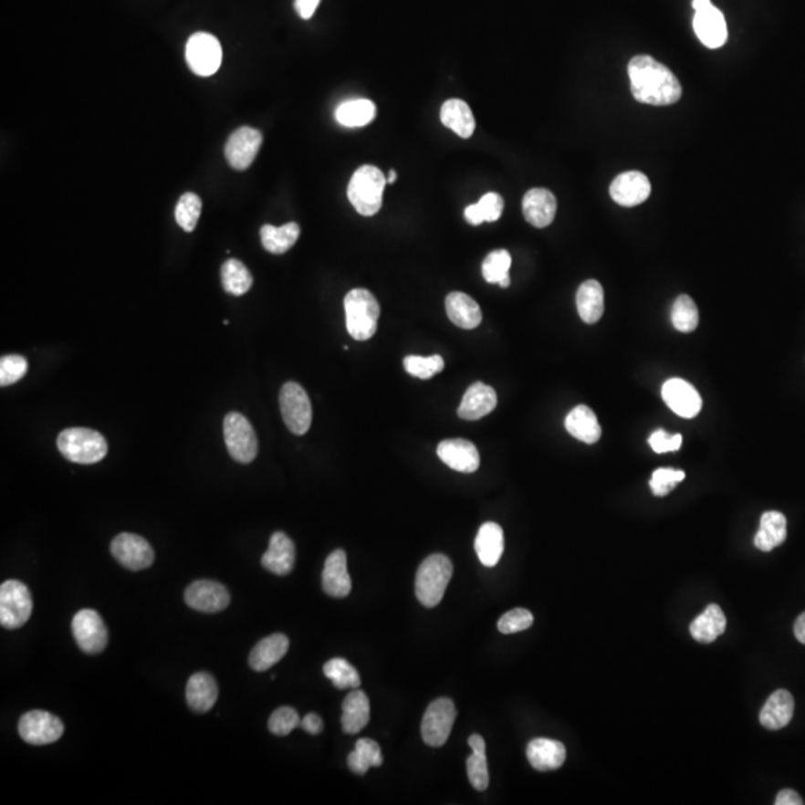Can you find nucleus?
I'll use <instances>...</instances> for the list:
<instances>
[{
  "mask_svg": "<svg viewBox=\"0 0 805 805\" xmlns=\"http://www.w3.org/2000/svg\"><path fill=\"white\" fill-rule=\"evenodd\" d=\"M631 91L635 100L653 106L679 102L682 86L667 66L646 54L631 58L628 65Z\"/></svg>",
  "mask_w": 805,
  "mask_h": 805,
  "instance_id": "f257e3e1",
  "label": "nucleus"
},
{
  "mask_svg": "<svg viewBox=\"0 0 805 805\" xmlns=\"http://www.w3.org/2000/svg\"><path fill=\"white\" fill-rule=\"evenodd\" d=\"M387 178L376 166L360 167L348 185V199L360 215L373 216L382 208Z\"/></svg>",
  "mask_w": 805,
  "mask_h": 805,
  "instance_id": "f03ea898",
  "label": "nucleus"
},
{
  "mask_svg": "<svg viewBox=\"0 0 805 805\" xmlns=\"http://www.w3.org/2000/svg\"><path fill=\"white\" fill-rule=\"evenodd\" d=\"M346 329L350 338L364 342L378 329L381 308L369 289H352L345 298Z\"/></svg>",
  "mask_w": 805,
  "mask_h": 805,
  "instance_id": "7ed1b4c3",
  "label": "nucleus"
},
{
  "mask_svg": "<svg viewBox=\"0 0 805 805\" xmlns=\"http://www.w3.org/2000/svg\"><path fill=\"white\" fill-rule=\"evenodd\" d=\"M452 562L442 553L425 558L416 573L415 592L423 606L432 609L437 606L452 578Z\"/></svg>",
  "mask_w": 805,
  "mask_h": 805,
  "instance_id": "20e7f679",
  "label": "nucleus"
},
{
  "mask_svg": "<svg viewBox=\"0 0 805 805\" xmlns=\"http://www.w3.org/2000/svg\"><path fill=\"white\" fill-rule=\"evenodd\" d=\"M58 447L66 460L77 464H96L108 454L105 437L89 428H68L61 432Z\"/></svg>",
  "mask_w": 805,
  "mask_h": 805,
  "instance_id": "39448f33",
  "label": "nucleus"
},
{
  "mask_svg": "<svg viewBox=\"0 0 805 805\" xmlns=\"http://www.w3.org/2000/svg\"><path fill=\"white\" fill-rule=\"evenodd\" d=\"M30 591L18 580H6L0 586V623L6 630H18L32 616Z\"/></svg>",
  "mask_w": 805,
  "mask_h": 805,
  "instance_id": "423d86ee",
  "label": "nucleus"
},
{
  "mask_svg": "<svg viewBox=\"0 0 805 805\" xmlns=\"http://www.w3.org/2000/svg\"><path fill=\"white\" fill-rule=\"evenodd\" d=\"M224 440L228 454L240 464L253 463L258 454V440L248 419L237 412L224 419Z\"/></svg>",
  "mask_w": 805,
  "mask_h": 805,
  "instance_id": "0eeeda50",
  "label": "nucleus"
},
{
  "mask_svg": "<svg viewBox=\"0 0 805 805\" xmlns=\"http://www.w3.org/2000/svg\"><path fill=\"white\" fill-rule=\"evenodd\" d=\"M282 418L289 432L303 435L312 423V404L305 388L298 382H287L279 394Z\"/></svg>",
  "mask_w": 805,
  "mask_h": 805,
  "instance_id": "6e6552de",
  "label": "nucleus"
},
{
  "mask_svg": "<svg viewBox=\"0 0 805 805\" xmlns=\"http://www.w3.org/2000/svg\"><path fill=\"white\" fill-rule=\"evenodd\" d=\"M185 60L193 74L211 77L216 74L223 63V48L211 33H194L185 47Z\"/></svg>",
  "mask_w": 805,
  "mask_h": 805,
  "instance_id": "1a4fd4ad",
  "label": "nucleus"
},
{
  "mask_svg": "<svg viewBox=\"0 0 805 805\" xmlns=\"http://www.w3.org/2000/svg\"><path fill=\"white\" fill-rule=\"evenodd\" d=\"M455 719L456 708L454 701L449 698H437L433 701L423 713V725H421L423 743L432 748L444 746L451 736Z\"/></svg>",
  "mask_w": 805,
  "mask_h": 805,
  "instance_id": "9d476101",
  "label": "nucleus"
},
{
  "mask_svg": "<svg viewBox=\"0 0 805 805\" xmlns=\"http://www.w3.org/2000/svg\"><path fill=\"white\" fill-rule=\"evenodd\" d=\"M72 632L78 646L87 655H98L108 646V630L100 614L91 609L78 612L72 621Z\"/></svg>",
  "mask_w": 805,
  "mask_h": 805,
  "instance_id": "9b49d317",
  "label": "nucleus"
},
{
  "mask_svg": "<svg viewBox=\"0 0 805 805\" xmlns=\"http://www.w3.org/2000/svg\"><path fill=\"white\" fill-rule=\"evenodd\" d=\"M21 738L33 746L56 743L65 732V725L58 716L42 710L26 713L18 724Z\"/></svg>",
  "mask_w": 805,
  "mask_h": 805,
  "instance_id": "f8f14e48",
  "label": "nucleus"
},
{
  "mask_svg": "<svg viewBox=\"0 0 805 805\" xmlns=\"http://www.w3.org/2000/svg\"><path fill=\"white\" fill-rule=\"evenodd\" d=\"M110 553L115 559L131 571L148 569L154 562V550L143 537L122 533L110 543Z\"/></svg>",
  "mask_w": 805,
  "mask_h": 805,
  "instance_id": "ddd939ff",
  "label": "nucleus"
},
{
  "mask_svg": "<svg viewBox=\"0 0 805 805\" xmlns=\"http://www.w3.org/2000/svg\"><path fill=\"white\" fill-rule=\"evenodd\" d=\"M263 143V134L253 127L244 126L237 129L225 143V159L228 164L236 171H245L253 164Z\"/></svg>",
  "mask_w": 805,
  "mask_h": 805,
  "instance_id": "4468645a",
  "label": "nucleus"
},
{
  "mask_svg": "<svg viewBox=\"0 0 805 805\" xmlns=\"http://www.w3.org/2000/svg\"><path fill=\"white\" fill-rule=\"evenodd\" d=\"M185 602L197 612L218 613L227 609L230 594L227 588L214 580H197L185 591Z\"/></svg>",
  "mask_w": 805,
  "mask_h": 805,
  "instance_id": "2eb2a0df",
  "label": "nucleus"
},
{
  "mask_svg": "<svg viewBox=\"0 0 805 805\" xmlns=\"http://www.w3.org/2000/svg\"><path fill=\"white\" fill-rule=\"evenodd\" d=\"M663 399L671 411L682 418H695L703 407L698 391L684 379H668L663 385Z\"/></svg>",
  "mask_w": 805,
  "mask_h": 805,
  "instance_id": "dca6fc26",
  "label": "nucleus"
},
{
  "mask_svg": "<svg viewBox=\"0 0 805 805\" xmlns=\"http://www.w3.org/2000/svg\"><path fill=\"white\" fill-rule=\"evenodd\" d=\"M651 181L637 171L623 172L613 179L611 185L612 199L621 206L632 208L646 202L651 195Z\"/></svg>",
  "mask_w": 805,
  "mask_h": 805,
  "instance_id": "f3484780",
  "label": "nucleus"
},
{
  "mask_svg": "<svg viewBox=\"0 0 805 805\" xmlns=\"http://www.w3.org/2000/svg\"><path fill=\"white\" fill-rule=\"evenodd\" d=\"M692 25L696 37L707 48H720L728 39V27L724 14L713 4L701 11H695Z\"/></svg>",
  "mask_w": 805,
  "mask_h": 805,
  "instance_id": "a211bd4d",
  "label": "nucleus"
},
{
  "mask_svg": "<svg viewBox=\"0 0 805 805\" xmlns=\"http://www.w3.org/2000/svg\"><path fill=\"white\" fill-rule=\"evenodd\" d=\"M437 455L455 472L475 473L480 465L477 447L465 439L444 440L437 446Z\"/></svg>",
  "mask_w": 805,
  "mask_h": 805,
  "instance_id": "6ab92c4d",
  "label": "nucleus"
},
{
  "mask_svg": "<svg viewBox=\"0 0 805 805\" xmlns=\"http://www.w3.org/2000/svg\"><path fill=\"white\" fill-rule=\"evenodd\" d=\"M557 197L546 188H533L522 200L525 220L537 228H545L552 224L557 215Z\"/></svg>",
  "mask_w": 805,
  "mask_h": 805,
  "instance_id": "aec40b11",
  "label": "nucleus"
},
{
  "mask_svg": "<svg viewBox=\"0 0 805 805\" xmlns=\"http://www.w3.org/2000/svg\"><path fill=\"white\" fill-rule=\"evenodd\" d=\"M261 564L270 573L287 576L296 564V546L288 536L281 531L270 537L268 549L261 558Z\"/></svg>",
  "mask_w": 805,
  "mask_h": 805,
  "instance_id": "412c9836",
  "label": "nucleus"
},
{
  "mask_svg": "<svg viewBox=\"0 0 805 805\" xmlns=\"http://www.w3.org/2000/svg\"><path fill=\"white\" fill-rule=\"evenodd\" d=\"M348 559L345 550L338 549L329 553L327 558L324 571H322V588L326 594L334 598H345L352 590L350 573H348Z\"/></svg>",
  "mask_w": 805,
  "mask_h": 805,
  "instance_id": "4be33fe9",
  "label": "nucleus"
},
{
  "mask_svg": "<svg viewBox=\"0 0 805 805\" xmlns=\"http://www.w3.org/2000/svg\"><path fill=\"white\" fill-rule=\"evenodd\" d=\"M497 392L486 383H473L464 394L463 402L458 407V416L465 421H477L489 415L497 407Z\"/></svg>",
  "mask_w": 805,
  "mask_h": 805,
  "instance_id": "5701e85b",
  "label": "nucleus"
},
{
  "mask_svg": "<svg viewBox=\"0 0 805 805\" xmlns=\"http://www.w3.org/2000/svg\"><path fill=\"white\" fill-rule=\"evenodd\" d=\"M527 758L537 771H553L561 768L566 762V746L550 738H534L527 748Z\"/></svg>",
  "mask_w": 805,
  "mask_h": 805,
  "instance_id": "b1692460",
  "label": "nucleus"
},
{
  "mask_svg": "<svg viewBox=\"0 0 805 805\" xmlns=\"http://www.w3.org/2000/svg\"><path fill=\"white\" fill-rule=\"evenodd\" d=\"M795 712V700L786 689H779L769 695L760 710L759 722L769 731H779L789 725Z\"/></svg>",
  "mask_w": 805,
  "mask_h": 805,
  "instance_id": "393cba45",
  "label": "nucleus"
},
{
  "mask_svg": "<svg viewBox=\"0 0 805 805\" xmlns=\"http://www.w3.org/2000/svg\"><path fill=\"white\" fill-rule=\"evenodd\" d=\"M477 557L485 567H496L505 552V533L496 522H485L475 541Z\"/></svg>",
  "mask_w": 805,
  "mask_h": 805,
  "instance_id": "a878e982",
  "label": "nucleus"
},
{
  "mask_svg": "<svg viewBox=\"0 0 805 805\" xmlns=\"http://www.w3.org/2000/svg\"><path fill=\"white\" fill-rule=\"evenodd\" d=\"M289 649V640L284 634L268 635L266 639L256 643L251 655H249V665L254 671H267L277 665Z\"/></svg>",
  "mask_w": 805,
  "mask_h": 805,
  "instance_id": "bb28decb",
  "label": "nucleus"
},
{
  "mask_svg": "<svg viewBox=\"0 0 805 805\" xmlns=\"http://www.w3.org/2000/svg\"><path fill=\"white\" fill-rule=\"evenodd\" d=\"M788 537V521L783 513L769 510L760 517L759 529L755 536V546L762 552H771L783 545Z\"/></svg>",
  "mask_w": 805,
  "mask_h": 805,
  "instance_id": "cd10ccee",
  "label": "nucleus"
},
{
  "mask_svg": "<svg viewBox=\"0 0 805 805\" xmlns=\"http://www.w3.org/2000/svg\"><path fill=\"white\" fill-rule=\"evenodd\" d=\"M218 700V685L208 673H195L187 685V703L195 713H206Z\"/></svg>",
  "mask_w": 805,
  "mask_h": 805,
  "instance_id": "c85d7f7f",
  "label": "nucleus"
},
{
  "mask_svg": "<svg viewBox=\"0 0 805 805\" xmlns=\"http://www.w3.org/2000/svg\"><path fill=\"white\" fill-rule=\"evenodd\" d=\"M440 120L444 127L463 139L470 138L476 129V120L473 117L470 106L461 99L446 100L440 110Z\"/></svg>",
  "mask_w": 805,
  "mask_h": 805,
  "instance_id": "c756f323",
  "label": "nucleus"
},
{
  "mask_svg": "<svg viewBox=\"0 0 805 805\" xmlns=\"http://www.w3.org/2000/svg\"><path fill=\"white\" fill-rule=\"evenodd\" d=\"M371 720V703L366 692L352 689L342 704V729L345 734H358Z\"/></svg>",
  "mask_w": 805,
  "mask_h": 805,
  "instance_id": "7c9ffc66",
  "label": "nucleus"
},
{
  "mask_svg": "<svg viewBox=\"0 0 805 805\" xmlns=\"http://www.w3.org/2000/svg\"><path fill=\"white\" fill-rule=\"evenodd\" d=\"M566 430L574 439L580 440L583 444H597L601 437V427L598 423L597 415L585 404H579L570 412L566 418Z\"/></svg>",
  "mask_w": 805,
  "mask_h": 805,
  "instance_id": "2f4dec72",
  "label": "nucleus"
},
{
  "mask_svg": "<svg viewBox=\"0 0 805 805\" xmlns=\"http://www.w3.org/2000/svg\"><path fill=\"white\" fill-rule=\"evenodd\" d=\"M446 313L456 327L473 329L482 322V310L476 300L464 293H451L446 298Z\"/></svg>",
  "mask_w": 805,
  "mask_h": 805,
  "instance_id": "473e14b6",
  "label": "nucleus"
},
{
  "mask_svg": "<svg viewBox=\"0 0 805 805\" xmlns=\"http://www.w3.org/2000/svg\"><path fill=\"white\" fill-rule=\"evenodd\" d=\"M576 306H578L579 317L586 324H595L600 321L604 313V289L601 284L595 279L583 282L576 294Z\"/></svg>",
  "mask_w": 805,
  "mask_h": 805,
  "instance_id": "72a5a7b5",
  "label": "nucleus"
},
{
  "mask_svg": "<svg viewBox=\"0 0 805 805\" xmlns=\"http://www.w3.org/2000/svg\"><path fill=\"white\" fill-rule=\"evenodd\" d=\"M727 630V618L717 604H710L707 609L694 619L689 626L694 640L703 644L715 642Z\"/></svg>",
  "mask_w": 805,
  "mask_h": 805,
  "instance_id": "f704fd0d",
  "label": "nucleus"
},
{
  "mask_svg": "<svg viewBox=\"0 0 805 805\" xmlns=\"http://www.w3.org/2000/svg\"><path fill=\"white\" fill-rule=\"evenodd\" d=\"M260 236L261 244L265 246L266 251L281 256L296 245L298 236H300V227L296 223L285 224L282 227H275V225L266 224L261 227Z\"/></svg>",
  "mask_w": 805,
  "mask_h": 805,
  "instance_id": "c9c22d12",
  "label": "nucleus"
},
{
  "mask_svg": "<svg viewBox=\"0 0 805 805\" xmlns=\"http://www.w3.org/2000/svg\"><path fill=\"white\" fill-rule=\"evenodd\" d=\"M468 745H470L473 750L472 755L467 759L468 780H470L475 789L484 792V790L488 789L489 785L486 745H485V740L479 734L470 736Z\"/></svg>",
  "mask_w": 805,
  "mask_h": 805,
  "instance_id": "e433bc0d",
  "label": "nucleus"
},
{
  "mask_svg": "<svg viewBox=\"0 0 805 805\" xmlns=\"http://www.w3.org/2000/svg\"><path fill=\"white\" fill-rule=\"evenodd\" d=\"M376 117V105L369 99H354L340 103L336 110V120L345 127H364Z\"/></svg>",
  "mask_w": 805,
  "mask_h": 805,
  "instance_id": "4c0bfd02",
  "label": "nucleus"
},
{
  "mask_svg": "<svg viewBox=\"0 0 805 805\" xmlns=\"http://www.w3.org/2000/svg\"><path fill=\"white\" fill-rule=\"evenodd\" d=\"M221 282L225 293L239 298L248 293L253 287L254 279L248 267L242 261L230 258L221 267Z\"/></svg>",
  "mask_w": 805,
  "mask_h": 805,
  "instance_id": "58836bf2",
  "label": "nucleus"
},
{
  "mask_svg": "<svg viewBox=\"0 0 805 805\" xmlns=\"http://www.w3.org/2000/svg\"><path fill=\"white\" fill-rule=\"evenodd\" d=\"M383 762L382 752L376 741L361 738L357 741L354 752L348 757V767L352 773L364 776L373 767H381Z\"/></svg>",
  "mask_w": 805,
  "mask_h": 805,
  "instance_id": "ea45409f",
  "label": "nucleus"
},
{
  "mask_svg": "<svg viewBox=\"0 0 805 805\" xmlns=\"http://www.w3.org/2000/svg\"><path fill=\"white\" fill-rule=\"evenodd\" d=\"M505 209V200L497 193H486L480 197L476 204H470L465 208L464 216L472 225H480L482 223H494L500 220L501 214Z\"/></svg>",
  "mask_w": 805,
  "mask_h": 805,
  "instance_id": "a19ab883",
  "label": "nucleus"
},
{
  "mask_svg": "<svg viewBox=\"0 0 805 805\" xmlns=\"http://www.w3.org/2000/svg\"><path fill=\"white\" fill-rule=\"evenodd\" d=\"M512 266V256L506 249H497L486 256L482 265V275L485 281L489 284H498L501 288H507L510 285L508 270Z\"/></svg>",
  "mask_w": 805,
  "mask_h": 805,
  "instance_id": "79ce46f5",
  "label": "nucleus"
},
{
  "mask_svg": "<svg viewBox=\"0 0 805 805\" xmlns=\"http://www.w3.org/2000/svg\"><path fill=\"white\" fill-rule=\"evenodd\" d=\"M671 322H673L674 329H679L682 333L694 331L700 322V313H698L695 301L686 294H682L675 298L673 308H671Z\"/></svg>",
  "mask_w": 805,
  "mask_h": 805,
  "instance_id": "37998d69",
  "label": "nucleus"
},
{
  "mask_svg": "<svg viewBox=\"0 0 805 805\" xmlns=\"http://www.w3.org/2000/svg\"><path fill=\"white\" fill-rule=\"evenodd\" d=\"M324 674L338 689H358L361 685V677L354 665L343 658L329 659L324 665Z\"/></svg>",
  "mask_w": 805,
  "mask_h": 805,
  "instance_id": "c03bdc74",
  "label": "nucleus"
},
{
  "mask_svg": "<svg viewBox=\"0 0 805 805\" xmlns=\"http://www.w3.org/2000/svg\"><path fill=\"white\" fill-rule=\"evenodd\" d=\"M202 214V200L194 193L181 195L175 209L176 223L187 233H192L199 223Z\"/></svg>",
  "mask_w": 805,
  "mask_h": 805,
  "instance_id": "a18cd8bd",
  "label": "nucleus"
},
{
  "mask_svg": "<svg viewBox=\"0 0 805 805\" xmlns=\"http://www.w3.org/2000/svg\"><path fill=\"white\" fill-rule=\"evenodd\" d=\"M404 369L407 373L419 379H430L444 369V360L440 355H432V357H418V355H409L404 358Z\"/></svg>",
  "mask_w": 805,
  "mask_h": 805,
  "instance_id": "49530a36",
  "label": "nucleus"
},
{
  "mask_svg": "<svg viewBox=\"0 0 805 805\" xmlns=\"http://www.w3.org/2000/svg\"><path fill=\"white\" fill-rule=\"evenodd\" d=\"M29 364L21 355H5L0 360V385L8 387L18 382L27 373Z\"/></svg>",
  "mask_w": 805,
  "mask_h": 805,
  "instance_id": "de8ad7c7",
  "label": "nucleus"
},
{
  "mask_svg": "<svg viewBox=\"0 0 805 805\" xmlns=\"http://www.w3.org/2000/svg\"><path fill=\"white\" fill-rule=\"evenodd\" d=\"M300 716L291 707L277 708L268 719V731L275 736H288L289 732L300 727Z\"/></svg>",
  "mask_w": 805,
  "mask_h": 805,
  "instance_id": "09e8293b",
  "label": "nucleus"
},
{
  "mask_svg": "<svg viewBox=\"0 0 805 805\" xmlns=\"http://www.w3.org/2000/svg\"><path fill=\"white\" fill-rule=\"evenodd\" d=\"M685 472L682 470H674V468H658L652 475L651 485L652 492L656 497H665L675 488V485L680 484L685 479Z\"/></svg>",
  "mask_w": 805,
  "mask_h": 805,
  "instance_id": "8fccbe9b",
  "label": "nucleus"
},
{
  "mask_svg": "<svg viewBox=\"0 0 805 805\" xmlns=\"http://www.w3.org/2000/svg\"><path fill=\"white\" fill-rule=\"evenodd\" d=\"M534 616L527 609H513L501 616L498 621V631L501 634H517L521 631L528 630L533 625Z\"/></svg>",
  "mask_w": 805,
  "mask_h": 805,
  "instance_id": "3c124183",
  "label": "nucleus"
},
{
  "mask_svg": "<svg viewBox=\"0 0 805 805\" xmlns=\"http://www.w3.org/2000/svg\"><path fill=\"white\" fill-rule=\"evenodd\" d=\"M649 444H651L652 449L656 454L679 451L680 446H682V435L670 434V433L664 432V430H656L649 437Z\"/></svg>",
  "mask_w": 805,
  "mask_h": 805,
  "instance_id": "603ef678",
  "label": "nucleus"
},
{
  "mask_svg": "<svg viewBox=\"0 0 805 805\" xmlns=\"http://www.w3.org/2000/svg\"><path fill=\"white\" fill-rule=\"evenodd\" d=\"M300 728L303 731L308 732L310 736H318V734H321L322 729H324V722H322L321 717L319 716L315 715V713H309V715H306L300 722Z\"/></svg>",
  "mask_w": 805,
  "mask_h": 805,
  "instance_id": "864d4df0",
  "label": "nucleus"
},
{
  "mask_svg": "<svg viewBox=\"0 0 805 805\" xmlns=\"http://www.w3.org/2000/svg\"><path fill=\"white\" fill-rule=\"evenodd\" d=\"M321 0H294V8L303 20H310Z\"/></svg>",
  "mask_w": 805,
  "mask_h": 805,
  "instance_id": "5fc2aeb1",
  "label": "nucleus"
},
{
  "mask_svg": "<svg viewBox=\"0 0 805 805\" xmlns=\"http://www.w3.org/2000/svg\"><path fill=\"white\" fill-rule=\"evenodd\" d=\"M776 805H802L804 801H802V798L798 795L795 790L792 789H783L779 792L777 795L776 801H774Z\"/></svg>",
  "mask_w": 805,
  "mask_h": 805,
  "instance_id": "6e6d98bb",
  "label": "nucleus"
},
{
  "mask_svg": "<svg viewBox=\"0 0 805 805\" xmlns=\"http://www.w3.org/2000/svg\"><path fill=\"white\" fill-rule=\"evenodd\" d=\"M793 632H795L798 642L805 644V612L801 616H798L797 622L793 626Z\"/></svg>",
  "mask_w": 805,
  "mask_h": 805,
  "instance_id": "4d7b16f0",
  "label": "nucleus"
},
{
  "mask_svg": "<svg viewBox=\"0 0 805 805\" xmlns=\"http://www.w3.org/2000/svg\"><path fill=\"white\" fill-rule=\"evenodd\" d=\"M710 5H712L710 0H692V6H694L695 11H701V9L707 8Z\"/></svg>",
  "mask_w": 805,
  "mask_h": 805,
  "instance_id": "13d9d810",
  "label": "nucleus"
},
{
  "mask_svg": "<svg viewBox=\"0 0 805 805\" xmlns=\"http://www.w3.org/2000/svg\"><path fill=\"white\" fill-rule=\"evenodd\" d=\"M395 179H397V172L391 171L390 175L387 176V183H394Z\"/></svg>",
  "mask_w": 805,
  "mask_h": 805,
  "instance_id": "bf43d9fd",
  "label": "nucleus"
}]
</instances>
